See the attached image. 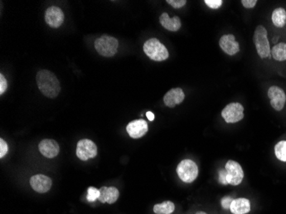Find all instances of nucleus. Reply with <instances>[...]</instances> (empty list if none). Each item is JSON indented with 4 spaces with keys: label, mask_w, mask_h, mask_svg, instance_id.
Returning a JSON list of instances; mask_svg holds the SVG:
<instances>
[{
    "label": "nucleus",
    "mask_w": 286,
    "mask_h": 214,
    "mask_svg": "<svg viewBox=\"0 0 286 214\" xmlns=\"http://www.w3.org/2000/svg\"><path fill=\"white\" fill-rule=\"evenodd\" d=\"M221 116L227 124L239 123L244 117V106L237 102L228 104L221 111Z\"/></svg>",
    "instance_id": "0eeeda50"
},
{
    "label": "nucleus",
    "mask_w": 286,
    "mask_h": 214,
    "mask_svg": "<svg viewBox=\"0 0 286 214\" xmlns=\"http://www.w3.org/2000/svg\"><path fill=\"white\" fill-rule=\"evenodd\" d=\"M196 214H207V213H206V212H204V211H197V212H196Z\"/></svg>",
    "instance_id": "7c9ffc66"
},
{
    "label": "nucleus",
    "mask_w": 286,
    "mask_h": 214,
    "mask_svg": "<svg viewBox=\"0 0 286 214\" xmlns=\"http://www.w3.org/2000/svg\"><path fill=\"white\" fill-rule=\"evenodd\" d=\"M120 197V191L115 187H102L100 189L99 201L101 203L113 204Z\"/></svg>",
    "instance_id": "dca6fc26"
},
{
    "label": "nucleus",
    "mask_w": 286,
    "mask_h": 214,
    "mask_svg": "<svg viewBox=\"0 0 286 214\" xmlns=\"http://www.w3.org/2000/svg\"><path fill=\"white\" fill-rule=\"evenodd\" d=\"M220 47L224 53L229 56L236 55L240 51V45L236 41V37L233 35H225L220 38Z\"/></svg>",
    "instance_id": "ddd939ff"
},
{
    "label": "nucleus",
    "mask_w": 286,
    "mask_h": 214,
    "mask_svg": "<svg viewBox=\"0 0 286 214\" xmlns=\"http://www.w3.org/2000/svg\"><path fill=\"white\" fill-rule=\"evenodd\" d=\"M127 133L133 139H139L146 135L149 131V125L145 120L138 119L130 122L126 127Z\"/></svg>",
    "instance_id": "9b49d317"
},
{
    "label": "nucleus",
    "mask_w": 286,
    "mask_h": 214,
    "mask_svg": "<svg viewBox=\"0 0 286 214\" xmlns=\"http://www.w3.org/2000/svg\"><path fill=\"white\" fill-rule=\"evenodd\" d=\"M271 21L276 29H283L286 27V10L283 7L274 9L271 14Z\"/></svg>",
    "instance_id": "6ab92c4d"
},
{
    "label": "nucleus",
    "mask_w": 286,
    "mask_h": 214,
    "mask_svg": "<svg viewBox=\"0 0 286 214\" xmlns=\"http://www.w3.org/2000/svg\"><path fill=\"white\" fill-rule=\"evenodd\" d=\"M159 21L163 28L172 32H177L182 26V22L178 16H173V18H170L169 15L165 12L160 15Z\"/></svg>",
    "instance_id": "f3484780"
},
{
    "label": "nucleus",
    "mask_w": 286,
    "mask_h": 214,
    "mask_svg": "<svg viewBox=\"0 0 286 214\" xmlns=\"http://www.w3.org/2000/svg\"><path fill=\"white\" fill-rule=\"evenodd\" d=\"M185 99V94L183 90L180 87H176L173 89L169 90L163 98L164 103L167 107L173 108L176 106L182 103Z\"/></svg>",
    "instance_id": "4468645a"
},
{
    "label": "nucleus",
    "mask_w": 286,
    "mask_h": 214,
    "mask_svg": "<svg viewBox=\"0 0 286 214\" xmlns=\"http://www.w3.org/2000/svg\"><path fill=\"white\" fill-rule=\"evenodd\" d=\"M52 179L45 175H35L30 178V185L38 193H46L52 188Z\"/></svg>",
    "instance_id": "f8f14e48"
},
{
    "label": "nucleus",
    "mask_w": 286,
    "mask_h": 214,
    "mask_svg": "<svg viewBox=\"0 0 286 214\" xmlns=\"http://www.w3.org/2000/svg\"><path fill=\"white\" fill-rule=\"evenodd\" d=\"M204 3L207 5L209 8L217 10L220 8L223 5L222 0H205Z\"/></svg>",
    "instance_id": "b1692460"
},
{
    "label": "nucleus",
    "mask_w": 286,
    "mask_h": 214,
    "mask_svg": "<svg viewBox=\"0 0 286 214\" xmlns=\"http://www.w3.org/2000/svg\"><path fill=\"white\" fill-rule=\"evenodd\" d=\"M177 173L183 182L191 183L198 177V167L193 160L183 159L177 167Z\"/></svg>",
    "instance_id": "423d86ee"
},
{
    "label": "nucleus",
    "mask_w": 286,
    "mask_h": 214,
    "mask_svg": "<svg viewBox=\"0 0 286 214\" xmlns=\"http://www.w3.org/2000/svg\"><path fill=\"white\" fill-rule=\"evenodd\" d=\"M274 154L281 162H286V140H280L274 147Z\"/></svg>",
    "instance_id": "4be33fe9"
},
{
    "label": "nucleus",
    "mask_w": 286,
    "mask_h": 214,
    "mask_svg": "<svg viewBox=\"0 0 286 214\" xmlns=\"http://www.w3.org/2000/svg\"><path fill=\"white\" fill-rule=\"evenodd\" d=\"M7 89V81L3 74L0 75V94H3Z\"/></svg>",
    "instance_id": "cd10ccee"
},
{
    "label": "nucleus",
    "mask_w": 286,
    "mask_h": 214,
    "mask_svg": "<svg viewBox=\"0 0 286 214\" xmlns=\"http://www.w3.org/2000/svg\"><path fill=\"white\" fill-rule=\"evenodd\" d=\"M94 47L101 56L111 58L117 53L118 41L114 37L109 35H103L96 40Z\"/></svg>",
    "instance_id": "39448f33"
},
{
    "label": "nucleus",
    "mask_w": 286,
    "mask_h": 214,
    "mask_svg": "<svg viewBox=\"0 0 286 214\" xmlns=\"http://www.w3.org/2000/svg\"><path fill=\"white\" fill-rule=\"evenodd\" d=\"M225 171H220V182L223 184L237 186L241 184L244 177V170L241 164L234 160H228Z\"/></svg>",
    "instance_id": "7ed1b4c3"
},
{
    "label": "nucleus",
    "mask_w": 286,
    "mask_h": 214,
    "mask_svg": "<svg viewBox=\"0 0 286 214\" xmlns=\"http://www.w3.org/2000/svg\"><path fill=\"white\" fill-rule=\"evenodd\" d=\"M45 22L53 29L61 26L64 20V12L61 9L57 6H52L45 11Z\"/></svg>",
    "instance_id": "9d476101"
},
{
    "label": "nucleus",
    "mask_w": 286,
    "mask_h": 214,
    "mask_svg": "<svg viewBox=\"0 0 286 214\" xmlns=\"http://www.w3.org/2000/svg\"><path fill=\"white\" fill-rule=\"evenodd\" d=\"M174 211H175V205L170 201L156 204L154 206V213L156 214H172Z\"/></svg>",
    "instance_id": "412c9836"
},
{
    "label": "nucleus",
    "mask_w": 286,
    "mask_h": 214,
    "mask_svg": "<svg viewBox=\"0 0 286 214\" xmlns=\"http://www.w3.org/2000/svg\"><path fill=\"white\" fill-rule=\"evenodd\" d=\"M232 201H233V200H232L231 197H225V198H223L222 201H221L223 207L225 209L230 208Z\"/></svg>",
    "instance_id": "c85d7f7f"
},
{
    "label": "nucleus",
    "mask_w": 286,
    "mask_h": 214,
    "mask_svg": "<svg viewBox=\"0 0 286 214\" xmlns=\"http://www.w3.org/2000/svg\"><path fill=\"white\" fill-rule=\"evenodd\" d=\"M241 3L244 8L253 9L256 6L258 1L257 0H242Z\"/></svg>",
    "instance_id": "bb28decb"
},
{
    "label": "nucleus",
    "mask_w": 286,
    "mask_h": 214,
    "mask_svg": "<svg viewBox=\"0 0 286 214\" xmlns=\"http://www.w3.org/2000/svg\"><path fill=\"white\" fill-rule=\"evenodd\" d=\"M147 117L149 119V121H154V114L152 111H148L147 112Z\"/></svg>",
    "instance_id": "c756f323"
},
{
    "label": "nucleus",
    "mask_w": 286,
    "mask_h": 214,
    "mask_svg": "<svg viewBox=\"0 0 286 214\" xmlns=\"http://www.w3.org/2000/svg\"><path fill=\"white\" fill-rule=\"evenodd\" d=\"M253 41L259 58H261L263 60L272 59V56H271L272 47L268 37V31L264 25L260 24L255 28Z\"/></svg>",
    "instance_id": "f03ea898"
},
{
    "label": "nucleus",
    "mask_w": 286,
    "mask_h": 214,
    "mask_svg": "<svg viewBox=\"0 0 286 214\" xmlns=\"http://www.w3.org/2000/svg\"><path fill=\"white\" fill-rule=\"evenodd\" d=\"M166 3L175 9L183 8L185 6L187 1L186 0H167Z\"/></svg>",
    "instance_id": "393cba45"
},
{
    "label": "nucleus",
    "mask_w": 286,
    "mask_h": 214,
    "mask_svg": "<svg viewBox=\"0 0 286 214\" xmlns=\"http://www.w3.org/2000/svg\"><path fill=\"white\" fill-rule=\"evenodd\" d=\"M36 82L40 92L47 98H56L60 93V83L53 72L46 69L40 70L36 76Z\"/></svg>",
    "instance_id": "f257e3e1"
},
{
    "label": "nucleus",
    "mask_w": 286,
    "mask_h": 214,
    "mask_svg": "<svg viewBox=\"0 0 286 214\" xmlns=\"http://www.w3.org/2000/svg\"><path fill=\"white\" fill-rule=\"evenodd\" d=\"M231 213L247 214L251 210L250 201L246 198H239L233 200L230 207Z\"/></svg>",
    "instance_id": "a211bd4d"
},
{
    "label": "nucleus",
    "mask_w": 286,
    "mask_h": 214,
    "mask_svg": "<svg viewBox=\"0 0 286 214\" xmlns=\"http://www.w3.org/2000/svg\"><path fill=\"white\" fill-rule=\"evenodd\" d=\"M143 51L152 60L162 62L169 58V52L156 38H152L147 40L143 45Z\"/></svg>",
    "instance_id": "20e7f679"
},
{
    "label": "nucleus",
    "mask_w": 286,
    "mask_h": 214,
    "mask_svg": "<svg viewBox=\"0 0 286 214\" xmlns=\"http://www.w3.org/2000/svg\"><path fill=\"white\" fill-rule=\"evenodd\" d=\"M100 197V189L94 188V187H90L88 189V196H87V200L89 202H93L96 200H98Z\"/></svg>",
    "instance_id": "5701e85b"
},
{
    "label": "nucleus",
    "mask_w": 286,
    "mask_h": 214,
    "mask_svg": "<svg viewBox=\"0 0 286 214\" xmlns=\"http://www.w3.org/2000/svg\"><path fill=\"white\" fill-rule=\"evenodd\" d=\"M272 59L277 63L286 62V41H278L273 45L271 51Z\"/></svg>",
    "instance_id": "aec40b11"
},
{
    "label": "nucleus",
    "mask_w": 286,
    "mask_h": 214,
    "mask_svg": "<svg viewBox=\"0 0 286 214\" xmlns=\"http://www.w3.org/2000/svg\"><path fill=\"white\" fill-rule=\"evenodd\" d=\"M7 152H8V145H7V143L3 139H0V158L2 159V158L6 156Z\"/></svg>",
    "instance_id": "a878e982"
},
{
    "label": "nucleus",
    "mask_w": 286,
    "mask_h": 214,
    "mask_svg": "<svg viewBox=\"0 0 286 214\" xmlns=\"http://www.w3.org/2000/svg\"><path fill=\"white\" fill-rule=\"evenodd\" d=\"M268 97L272 108L276 111H282L286 104L284 90L277 85H272L268 89Z\"/></svg>",
    "instance_id": "6e6552de"
},
{
    "label": "nucleus",
    "mask_w": 286,
    "mask_h": 214,
    "mask_svg": "<svg viewBox=\"0 0 286 214\" xmlns=\"http://www.w3.org/2000/svg\"><path fill=\"white\" fill-rule=\"evenodd\" d=\"M39 150L43 156L48 159H53L59 154V145L56 140L52 139H45L39 144Z\"/></svg>",
    "instance_id": "2eb2a0df"
},
{
    "label": "nucleus",
    "mask_w": 286,
    "mask_h": 214,
    "mask_svg": "<svg viewBox=\"0 0 286 214\" xmlns=\"http://www.w3.org/2000/svg\"><path fill=\"white\" fill-rule=\"evenodd\" d=\"M77 155L82 161L93 159L97 155V146L88 139L79 140L77 146Z\"/></svg>",
    "instance_id": "1a4fd4ad"
}]
</instances>
